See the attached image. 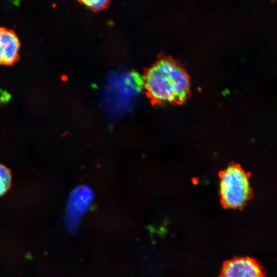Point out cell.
I'll use <instances>...</instances> for the list:
<instances>
[{"instance_id": "7", "label": "cell", "mask_w": 277, "mask_h": 277, "mask_svg": "<svg viewBox=\"0 0 277 277\" xmlns=\"http://www.w3.org/2000/svg\"><path fill=\"white\" fill-rule=\"evenodd\" d=\"M81 3L87 8L94 11H98L106 8L109 1L106 0H87L82 1Z\"/></svg>"}, {"instance_id": "4", "label": "cell", "mask_w": 277, "mask_h": 277, "mask_svg": "<svg viewBox=\"0 0 277 277\" xmlns=\"http://www.w3.org/2000/svg\"><path fill=\"white\" fill-rule=\"evenodd\" d=\"M220 277H265V275L255 259L236 257L224 262Z\"/></svg>"}, {"instance_id": "5", "label": "cell", "mask_w": 277, "mask_h": 277, "mask_svg": "<svg viewBox=\"0 0 277 277\" xmlns=\"http://www.w3.org/2000/svg\"><path fill=\"white\" fill-rule=\"evenodd\" d=\"M20 43L15 33L12 30L0 28V64L10 65L19 57Z\"/></svg>"}, {"instance_id": "2", "label": "cell", "mask_w": 277, "mask_h": 277, "mask_svg": "<svg viewBox=\"0 0 277 277\" xmlns=\"http://www.w3.org/2000/svg\"><path fill=\"white\" fill-rule=\"evenodd\" d=\"M248 174L236 164L228 166L220 175V195L224 207L238 209L244 206L251 197Z\"/></svg>"}, {"instance_id": "3", "label": "cell", "mask_w": 277, "mask_h": 277, "mask_svg": "<svg viewBox=\"0 0 277 277\" xmlns=\"http://www.w3.org/2000/svg\"><path fill=\"white\" fill-rule=\"evenodd\" d=\"M93 200L92 191L86 186H79L72 191L68 200L65 220L69 231H74L78 228Z\"/></svg>"}, {"instance_id": "1", "label": "cell", "mask_w": 277, "mask_h": 277, "mask_svg": "<svg viewBox=\"0 0 277 277\" xmlns=\"http://www.w3.org/2000/svg\"><path fill=\"white\" fill-rule=\"evenodd\" d=\"M147 94L155 103L181 104L190 95V77L177 61L166 56L158 59L143 78Z\"/></svg>"}, {"instance_id": "6", "label": "cell", "mask_w": 277, "mask_h": 277, "mask_svg": "<svg viewBox=\"0 0 277 277\" xmlns=\"http://www.w3.org/2000/svg\"><path fill=\"white\" fill-rule=\"evenodd\" d=\"M10 182L9 171L5 166L0 165V196L4 194L9 188Z\"/></svg>"}]
</instances>
